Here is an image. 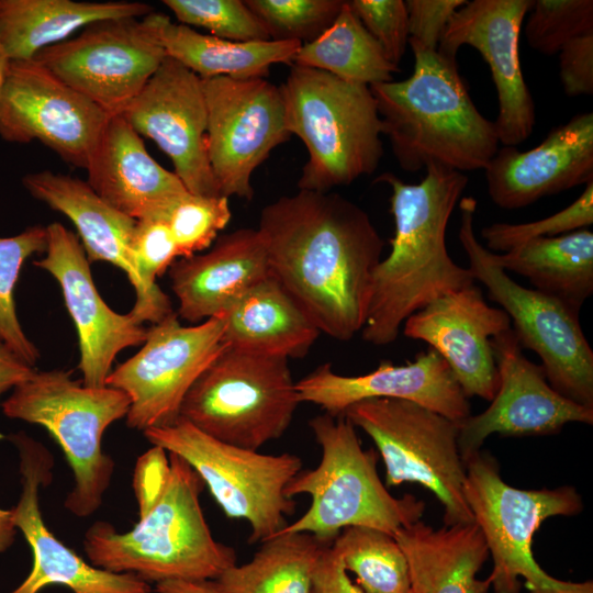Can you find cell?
Masks as SVG:
<instances>
[{
	"label": "cell",
	"instance_id": "obj_1",
	"mask_svg": "<svg viewBox=\"0 0 593 593\" xmlns=\"http://www.w3.org/2000/svg\"><path fill=\"white\" fill-rule=\"evenodd\" d=\"M271 276L321 333L361 332L384 242L369 214L336 192L299 190L260 212L257 228Z\"/></svg>",
	"mask_w": 593,
	"mask_h": 593
},
{
	"label": "cell",
	"instance_id": "obj_2",
	"mask_svg": "<svg viewBox=\"0 0 593 593\" xmlns=\"http://www.w3.org/2000/svg\"><path fill=\"white\" fill-rule=\"evenodd\" d=\"M204 486L184 459L152 446L134 468L138 522L125 533L92 524L82 541L90 563L147 583L216 580L237 564V555L211 533L200 504Z\"/></svg>",
	"mask_w": 593,
	"mask_h": 593
},
{
	"label": "cell",
	"instance_id": "obj_3",
	"mask_svg": "<svg viewBox=\"0 0 593 593\" xmlns=\"http://www.w3.org/2000/svg\"><path fill=\"white\" fill-rule=\"evenodd\" d=\"M417 184L392 172L376 182L392 190L394 236L391 250L374 268L361 337L377 346L393 343L412 314L434 300L475 282L469 268L456 264L446 246L450 215L468 184L465 172L439 164L425 167Z\"/></svg>",
	"mask_w": 593,
	"mask_h": 593
},
{
	"label": "cell",
	"instance_id": "obj_4",
	"mask_svg": "<svg viewBox=\"0 0 593 593\" xmlns=\"http://www.w3.org/2000/svg\"><path fill=\"white\" fill-rule=\"evenodd\" d=\"M413 74L370 86L394 157L407 172L439 164L465 172L485 169L499 149L493 121L472 102L457 61L412 48Z\"/></svg>",
	"mask_w": 593,
	"mask_h": 593
},
{
	"label": "cell",
	"instance_id": "obj_5",
	"mask_svg": "<svg viewBox=\"0 0 593 593\" xmlns=\"http://www.w3.org/2000/svg\"><path fill=\"white\" fill-rule=\"evenodd\" d=\"M309 426L321 448L314 469L301 470L286 496L307 494V511L279 533H309L333 541L345 528L363 526L394 535L421 521L425 503L412 494L393 496L377 470V454L363 449L356 427L344 416L323 413Z\"/></svg>",
	"mask_w": 593,
	"mask_h": 593
},
{
	"label": "cell",
	"instance_id": "obj_6",
	"mask_svg": "<svg viewBox=\"0 0 593 593\" xmlns=\"http://www.w3.org/2000/svg\"><path fill=\"white\" fill-rule=\"evenodd\" d=\"M280 88L288 130L309 154L299 190L328 192L376 171L382 125L369 86L293 64Z\"/></svg>",
	"mask_w": 593,
	"mask_h": 593
},
{
	"label": "cell",
	"instance_id": "obj_7",
	"mask_svg": "<svg viewBox=\"0 0 593 593\" xmlns=\"http://www.w3.org/2000/svg\"><path fill=\"white\" fill-rule=\"evenodd\" d=\"M130 405L123 391L85 385L64 370H36L1 403L7 417L44 427L63 450L74 477L64 505L77 517L92 515L103 502L114 471L103 435Z\"/></svg>",
	"mask_w": 593,
	"mask_h": 593
},
{
	"label": "cell",
	"instance_id": "obj_8",
	"mask_svg": "<svg viewBox=\"0 0 593 593\" xmlns=\"http://www.w3.org/2000/svg\"><path fill=\"white\" fill-rule=\"evenodd\" d=\"M465 465L463 494L493 558L489 578L494 593H519L521 578L529 593H593L592 581L570 582L549 575L532 551L533 537L544 521L582 511L577 490L569 485L540 490L511 486L501 478L495 459L481 450Z\"/></svg>",
	"mask_w": 593,
	"mask_h": 593
},
{
	"label": "cell",
	"instance_id": "obj_9",
	"mask_svg": "<svg viewBox=\"0 0 593 593\" xmlns=\"http://www.w3.org/2000/svg\"><path fill=\"white\" fill-rule=\"evenodd\" d=\"M301 403L288 359L225 347L187 392L180 417L221 441L259 450Z\"/></svg>",
	"mask_w": 593,
	"mask_h": 593
},
{
	"label": "cell",
	"instance_id": "obj_10",
	"mask_svg": "<svg viewBox=\"0 0 593 593\" xmlns=\"http://www.w3.org/2000/svg\"><path fill=\"white\" fill-rule=\"evenodd\" d=\"M459 210L458 237L474 280L508 315L522 348L538 355L549 384L563 396L593 409V350L582 331L580 312L510 278L474 235L477 200L462 198Z\"/></svg>",
	"mask_w": 593,
	"mask_h": 593
},
{
	"label": "cell",
	"instance_id": "obj_11",
	"mask_svg": "<svg viewBox=\"0 0 593 593\" xmlns=\"http://www.w3.org/2000/svg\"><path fill=\"white\" fill-rule=\"evenodd\" d=\"M143 434L152 446L184 459L228 518L249 524V544L261 542L287 526L286 516L293 514L295 502L284 491L302 470L299 456L237 447L202 433L181 417Z\"/></svg>",
	"mask_w": 593,
	"mask_h": 593
},
{
	"label": "cell",
	"instance_id": "obj_12",
	"mask_svg": "<svg viewBox=\"0 0 593 593\" xmlns=\"http://www.w3.org/2000/svg\"><path fill=\"white\" fill-rule=\"evenodd\" d=\"M343 415L373 440L384 462L387 486L421 484L443 504L445 526L474 523L463 494L458 422L399 399L365 400Z\"/></svg>",
	"mask_w": 593,
	"mask_h": 593
},
{
	"label": "cell",
	"instance_id": "obj_13",
	"mask_svg": "<svg viewBox=\"0 0 593 593\" xmlns=\"http://www.w3.org/2000/svg\"><path fill=\"white\" fill-rule=\"evenodd\" d=\"M166 57L154 11L142 19L92 23L34 59L113 116L122 114Z\"/></svg>",
	"mask_w": 593,
	"mask_h": 593
},
{
	"label": "cell",
	"instance_id": "obj_14",
	"mask_svg": "<svg viewBox=\"0 0 593 593\" xmlns=\"http://www.w3.org/2000/svg\"><path fill=\"white\" fill-rule=\"evenodd\" d=\"M223 337L222 316L184 326L174 312L147 327L142 348L107 379L130 398L126 425L145 432L175 423L191 385L226 347Z\"/></svg>",
	"mask_w": 593,
	"mask_h": 593
},
{
	"label": "cell",
	"instance_id": "obj_15",
	"mask_svg": "<svg viewBox=\"0 0 593 593\" xmlns=\"http://www.w3.org/2000/svg\"><path fill=\"white\" fill-rule=\"evenodd\" d=\"M206 149L221 194L251 200V176L290 139L280 86L266 78L202 79Z\"/></svg>",
	"mask_w": 593,
	"mask_h": 593
},
{
	"label": "cell",
	"instance_id": "obj_16",
	"mask_svg": "<svg viewBox=\"0 0 593 593\" xmlns=\"http://www.w3.org/2000/svg\"><path fill=\"white\" fill-rule=\"evenodd\" d=\"M110 118L34 58L10 61L0 91L4 141H40L67 164L86 169Z\"/></svg>",
	"mask_w": 593,
	"mask_h": 593
},
{
	"label": "cell",
	"instance_id": "obj_17",
	"mask_svg": "<svg viewBox=\"0 0 593 593\" xmlns=\"http://www.w3.org/2000/svg\"><path fill=\"white\" fill-rule=\"evenodd\" d=\"M491 346L499 387L485 411L458 423V447L463 462L480 451L491 434L549 435L560 432L568 423L593 424V409L557 392L541 366L525 357L512 327L497 334Z\"/></svg>",
	"mask_w": 593,
	"mask_h": 593
},
{
	"label": "cell",
	"instance_id": "obj_18",
	"mask_svg": "<svg viewBox=\"0 0 593 593\" xmlns=\"http://www.w3.org/2000/svg\"><path fill=\"white\" fill-rule=\"evenodd\" d=\"M120 115L169 157L191 194L222 195L208 156L206 104L198 75L167 56Z\"/></svg>",
	"mask_w": 593,
	"mask_h": 593
},
{
	"label": "cell",
	"instance_id": "obj_19",
	"mask_svg": "<svg viewBox=\"0 0 593 593\" xmlns=\"http://www.w3.org/2000/svg\"><path fill=\"white\" fill-rule=\"evenodd\" d=\"M532 0H473L458 9L448 23L437 53L456 60L463 45L486 61L496 88V132L503 146L526 141L536 122L535 104L519 60V33Z\"/></svg>",
	"mask_w": 593,
	"mask_h": 593
},
{
	"label": "cell",
	"instance_id": "obj_20",
	"mask_svg": "<svg viewBox=\"0 0 593 593\" xmlns=\"http://www.w3.org/2000/svg\"><path fill=\"white\" fill-rule=\"evenodd\" d=\"M19 454L21 493L12 507L13 523L27 541L33 566L24 581L10 593H40L58 584L72 593H152L149 583L132 573H114L86 562L46 526L40 491L53 479L54 458L24 432L7 437Z\"/></svg>",
	"mask_w": 593,
	"mask_h": 593
},
{
	"label": "cell",
	"instance_id": "obj_21",
	"mask_svg": "<svg viewBox=\"0 0 593 593\" xmlns=\"http://www.w3.org/2000/svg\"><path fill=\"white\" fill-rule=\"evenodd\" d=\"M45 256L34 266L48 272L58 282L65 306L78 335L81 382L104 387L119 353L141 346L147 327L132 314L113 311L97 290L90 261L76 234L61 223L46 226Z\"/></svg>",
	"mask_w": 593,
	"mask_h": 593
},
{
	"label": "cell",
	"instance_id": "obj_22",
	"mask_svg": "<svg viewBox=\"0 0 593 593\" xmlns=\"http://www.w3.org/2000/svg\"><path fill=\"white\" fill-rule=\"evenodd\" d=\"M511 327L508 315L489 305L473 283L412 314L403 323V334L436 350L468 399L491 401L499 387L491 340Z\"/></svg>",
	"mask_w": 593,
	"mask_h": 593
},
{
	"label": "cell",
	"instance_id": "obj_23",
	"mask_svg": "<svg viewBox=\"0 0 593 593\" xmlns=\"http://www.w3.org/2000/svg\"><path fill=\"white\" fill-rule=\"evenodd\" d=\"M301 403L318 405L324 413L339 416L353 404L370 399L407 400L455 422L471 415L468 398L448 363L433 348L413 361L393 365L382 361L360 376H343L328 363L295 382Z\"/></svg>",
	"mask_w": 593,
	"mask_h": 593
},
{
	"label": "cell",
	"instance_id": "obj_24",
	"mask_svg": "<svg viewBox=\"0 0 593 593\" xmlns=\"http://www.w3.org/2000/svg\"><path fill=\"white\" fill-rule=\"evenodd\" d=\"M22 183L33 198L71 221L90 262L105 261L125 272L135 291L130 313L138 323L153 325L174 313L168 295L150 292L139 276L132 250L135 220L112 208L78 177L43 170L25 175Z\"/></svg>",
	"mask_w": 593,
	"mask_h": 593
},
{
	"label": "cell",
	"instance_id": "obj_25",
	"mask_svg": "<svg viewBox=\"0 0 593 593\" xmlns=\"http://www.w3.org/2000/svg\"><path fill=\"white\" fill-rule=\"evenodd\" d=\"M484 171L491 200L505 210L586 184L593 180V113L574 115L529 150L502 146Z\"/></svg>",
	"mask_w": 593,
	"mask_h": 593
},
{
	"label": "cell",
	"instance_id": "obj_26",
	"mask_svg": "<svg viewBox=\"0 0 593 593\" xmlns=\"http://www.w3.org/2000/svg\"><path fill=\"white\" fill-rule=\"evenodd\" d=\"M87 182L112 208L135 220L166 219L190 193L160 166L122 115L109 119L88 167Z\"/></svg>",
	"mask_w": 593,
	"mask_h": 593
},
{
	"label": "cell",
	"instance_id": "obj_27",
	"mask_svg": "<svg viewBox=\"0 0 593 593\" xmlns=\"http://www.w3.org/2000/svg\"><path fill=\"white\" fill-rule=\"evenodd\" d=\"M268 276L267 250L257 228L221 235L208 251L180 258L170 266L177 315L192 324L222 316Z\"/></svg>",
	"mask_w": 593,
	"mask_h": 593
},
{
	"label": "cell",
	"instance_id": "obj_28",
	"mask_svg": "<svg viewBox=\"0 0 593 593\" xmlns=\"http://www.w3.org/2000/svg\"><path fill=\"white\" fill-rule=\"evenodd\" d=\"M393 537L406 558L411 588L417 593H488L491 588L489 577L477 579L489 550L475 523L434 529L417 521Z\"/></svg>",
	"mask_w": 593,
	"mask_h": 593
},
{
	"label": "cell",
	"instance_id": "obj_29",
	"mask_svg": "<svg viewBox=\"0 0 593 593\" xmlns=\"http://www.w3.org/2000/svg\"><path fill=\"white\" fill-rule=\"evenodd\" d=\"M222 317L227 347L288 360L303 358L321 333L271 273Z\"/></svg>",
	"mask_w": 593,
	"mask_h": 593
},
{
	"label": "cell",
	"instance_id": "obj_30",
	"mask_svg": "<svg viewBox=\"0 0 593 593\" xmlns=\"http://www.w3.org/2000/svg\"><path fill=\"white\" fill-rule=\"evenodd\" d=\"M152 12L154 8L144 2L0 0V42L10 60H26L92 23L142 19Z\"/></svg>",
	"mask_w": 593,
	"mask_h": 593
},
{
	"label": "cell",
	"instance_id": "obj_31",
	"mask_svg": "<svg viewBox=\"0 0 593 593\" xmlns=\"http://www.w3.org/2000/svg\"><path fill=\"white\" fill-rule=\"evenodd\" d=\"M166 55L201 79L266 78L275 64L293 65L302 44L294 41L235 42L203 34L158 12Z\"/></svg>",
	"mask_w": 593,
	"mask_h": 593
},
{
	"label": "cell",
	"instance_id": "obj_32",
	"mask_svg": "<svg viewBox=\"0 0 593 593\" xmlns=\"http://www.w3.org/2000/svg\"><path fill=\"white\" fill-rule=\"evenodd\" d=\"M492 257L504 271L524 276L533 289L577 312L593 293V233L586 228L534 238Z\"/></svg>",
	"mask_w": 593,
	"mask_h": 593
},
{
	"label": "cell",
	"instance_id": "obj_33",
	"mask_svg": "<svg viewBox=\"0 0 593 593\" xmlns=\"http://www.w3.org/2000/svg\"><path fill=\"white\" fill-rule=\"evenodd\" d=\"M332 542L309 533H278L248 562L214 581L225 593H311L316 562Z\"/></svg>",
	"mask_w": 593,
	"mask_h": 593
},
{
	"label": "cell",
	"instance_id": "obj_34",
	"mask_svg": "<svg viewBox=\"0 0 593 593\" xmlns=\"http://www.w3.org/2000/svg\"><path fill=\"white\" fill-rule=\"evenodd\" d=\"M293 64L369 87L391 81L392 74L399 71V67L387 59L348 1H344L339 14L328 29L300 47Z\"/></svg>",
	"mask_w": 593,
	"mask_h": 593
},
{
	"label": "cell",
	"instance_id": "obj_35",
	"mask_svg": "<svg viewBox=\"0 0 593 593\" xmlns=\"http://www.w3.org/2000/svg\"><path fill=\"white\" fill-rule=\"evenodd\" d=\"M345 570L354 573L363 593H409L406 558L392 535L382 530L351 526L332 542Z\"/></svg>",
	"mask_w": 593,
	"mask_h": 593
},
{
	"label": "cell",
	"instance_id": "obj_36",
	"mask_svg": "<svg viewBox=\"0 0 593 593\" xmlns=\"http://www.w3.org/2000/svg\"><path fill=\"white\" fill-rule=\"evenodd\" d=\"M46 245V226L42 225L29 226L14 236L0 237V344L32 367L36 365L41 354L21 326L14 290L26 259L45 253Z\"/></svg>",
	"mask_w": 593,
	"mask_h": 593
},
{
	"label": "cell",
	"instance_id": "obj_37",
	"mask_svg": "<svg viewBox=\"0 0 593 593\" xmlns=\"http://www.w3.org/2000/svg\"><path fill=\"white\" fill-rule=\"evenodd\" d=\"M266 27L271 41H294L302 45L328 29L343 0H245Z\"/></svg>",
	"mask_w": 593,
	"mask_h": 593
},
{
	"label": "cell",
	"instance_id": "obj_38",
	"mask_svg": "<svg viewBox=\"0 0 593 593\" xmlns=\"http://www.w3.org/2000/svg\"><path fill=\"white\" fill-rule=\"evenodd\" d=\"M178 23L201 27L235 42L270 41L260 20L243 0H164Z\"/></svg>",
	"mask_w": 593,
	"mask_h": 593
},
{
	"label": "cell",
	"instance_id": "obj_39",
	"mask_svg": "<svg viewBox=\"0 0 593 593\" xmlns=\"http://www.w3.org/2000/svg\"><path fill=\"white\" fill-rule=\"evenodd\" d=\"M228 198L188 193L166 216L178 255L187 258L209 249L231 220Z\"/></svg>",
	"mask_w": 593,
	"mask_h": 593
},
{
	"label": "cell",
	"instance_id": "obj_40",
	"mask_svg": "<svg viewBox=\"0 0 593 593\" xmlns=\"http://www.w3.org/2000/svg\"><path fill=\"white\" fill-rule=\"evenodd\" d=\"M529 12L526 40L545 55L559 53L571 40L593 32L592 0H536Z\"/></svg>",
	"mask_w": 593,
	"mask_h": 593
},
{
	"label": "cell",
	"instance_id": "obj_41",
	"mask_svg": "<svg viewBox=\"0 0 593 593\" xmlns=\"http://www.w3.org/2000/svg\"><path fill=\"white\" fill-rule=\"evenodd\" d=\"M593 224V180L585 184L580 197L563 210L545 219L519 224L494 223L481 231L486 248L503 254L539 237H555Z\"/></svg>",
	"mask_w": 593,
	"mask_h": 593
},
{
	"label": "cell",
	"instance_id": "obj_42",
	"mask_svg": "<svg viewBox=\"0 0 593 593\" xmlns=\"http://www.w3.org/2000/svg\"><path fill=\"white\" fill-rule=\"evenodd\" d=\"M349 7L370 35L378 42L387 59L399 66L409 44V18L402 0H350Z\"/></svg>",
	"mask_w": 593,
	"mask_h": 593
},
{
	"label": "cell",
	"instance_id": "obj_43",
	"mask_svg": "<svg viewBox=\"0 0 593 593\" xmlns=\"http://www.w3.org/2000/svg\"><path fill=\"white\" fill-rule=\"evenodd\" d=\"M132 250L139 276L146 288L160 293L156 279L179 258L178 250L165 219L136 221Z\"/></svg>",
	"mask_w": 593,
	"mask_h": 593
},
{
	"label": "cell",
	"instance_id": "obj_44",
	"mask_svg": "<svg viewBox=\"0 0 593 593\" xmlns=\"http://www.w3.org/2000/svg\"><path fill=\"white\" fill-rule=\"evenodd\" d=\"M466 0H407L409 45L436 52L455 12Z\"/></svg>",
	"mask_w": 593,
	"mask_h": 593
},
{
	"label": "cell",
	"instance_id": "obj_45",
	"mask_svg": "<svg viewBox=\"0 0 593 593\" xmlns=\"http://www.w3.org/2000/svg\"><path fill=\"white\" fill-rule=\"evenodd\" d=\"M559 77L570 97L593 93V32L568 42L559 52Z\"/></svg>",
	"mask_w": 593,
	"mask_h": 593
},
{
	"label": "cell",
	"instance_id": "obj_46",
	"mask_svg": "<svg viewBox=\"0 0 593 593\" xmlns=\"http://www.w3.org/2000/svg\"><path fill=\"white\" fill-rule=\"evenodd\" d=\"M311 593H363L349 578L332 544L323 550L316 562Z\"/></svg>",
	"mask_w": 593,
	"mask_h": 593
},
{
	"label": "cell",
	"instance_id": "obj_47",
	"mask_svg": "<svg viewBox=\"0 0 593 593\" xmlns=\"http://www.w3.org/2000/svg\"><path fill=\"white\" fill-rule=\"evenodd\" d=\"M35 368L0 344V399L9 390L30 379Z\"/></svg>",
	"mask_w": 593,
	"mask_h": 593
},
{
	"label": "cell",
	"instance_id": "obj_48",
	"mask_svg": "<svg viewBox=\"0 0 593 593\" xmlns=\"http://www.w3.org/2000/svg\"><path fill=\"white\" fill-rule=\"evenodd\" d=\"M157 593H225L214 580H168L156 584Z\"/></svg>",
	"mask_w": 593,
	"mask_h": 593
},
{
	"label": "cell",
	"instance_id": "obj_49",
	"mask_svg": "<svg viewBox=\"0 0 593 593\" xmlns=\"http://www.w3.org/2000/svg\"><path fill=\"white\" fill-rule=\"evenodd\" d=\"M12 517V508L0 507V553L7 551L14 544L18 529Z\"/></svg>",
	"mask_w": 593,
	"mask_h": 593
},
{
	"label": "cell",
	"instance_id": "obj_50",
	"mask_svg": "<svg viewBox=\"0 0 593 593\" xmlns=\"http://www.w3.org/2000/svg\"><path fill=\"white\" fill-rule=\"evenodd\" d=\"M10 59L0 42V91L2 89V86H3V82H4V79H5V76H7V72H8V69H9V65H10Z\"/></svg>",
	"mask_w": 593,
	"mask_h": 593
},
{
	"label": "cell",
	"instance_id": "obj_51",
	"mask_svg": "<svg viewBox=\"0 0 593 593\" xmlns=\"http://www.w3.org/2000/svg\"><path fill=\"white\" fill-rule=\"evenodd\" d=\"M409 593H417V592L411 588Z\"/></svg>",
	"mask_w": 593,
	"mask_h": 593
}]
</instances>
